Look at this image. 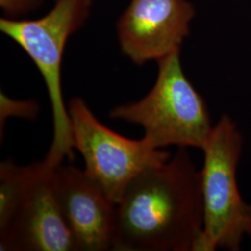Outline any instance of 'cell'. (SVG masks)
Returning <instances> with one entry per match:
<instances>
[{"label": "cell", "mask_w": 251, "mask_h": 251, "mask_svg": "<svg viewBox=\"0 0 251 251\" xmlns=\"http://www.w3.org/2000/svg\"><path fill=\"white\" fill-rule=\"evenodd\" d=\"M52 180L79 251H113L117 206L85 171L73 165L53 167Z\"/></svg>", "instance_id": "ba28073f"}, {"label": "cell", "mask_w": 251, "mask_h": 251, "mask_svg": "<svg viewBox=\"0 0 251 251\" xmlns=\"http://www.w3.org/2000/svg\"><path fill=\"white\" fill-rule=\"evenodd\" d=\"M39 0H0L1 8L8 13H22L33 9Z\"/></svg>", "instance_id": "8fae6325"}, {"label": "cell", "mask_w": 251, "mask_h": 251, "mask_svg": "<svg viewBox=\"0 0 251 251\" xmlns=\"http://www.w3.org/2000/svg\"><path fill=\"white\" fill-rule=\"evenodd\" d=\"M152 90L143 99L113 108V119L141 126L153 148L168 146L202 150L213 126L205 100L183 72L179 52L158 62Z\"/></svg>", "instance_id": "3957f363"}, {"label": "cell", "mask_w": 251, "mask_h": 251, "mask_svg": "<svg viewBox=\"0 0 251 251\" xmlns=\"http://www.w3.org/2000/svg\"><path fill=\"white\" fill-rule=\"evenodd\" d=\"M1 126L6 118L11 116L33 119L38 113V107L33 100H15L1 92Z\"/></svg>", "instance_id": "30bf717a"}, {"label": "cell", "mask_w": 251, "mask_h": 251, "mask_svg": "<svg viewBox=\"0 0 251 251\" xmlns=\"http://www.w3.org/2000/svg\"><path fill=\"white\" fill-rule=\"evenodd\" d=\"M27 166H18L12 159L0 165V233L11 224L26 180Z\"/></svg>", "instance_id": "9c48e42d"}, {"label": "cell", "mask_w": 251, "mask_h": 251, "mask_svg": "<svg viewBox=\"0 0 251 251\" xmlns=\"http://www.w3.org/2000/svg\"><path fill=\"white\" fill-rule=\"evenodd\" d=\"M52 170L45 160L27 166L16 213L0 233V251H79L55 195Z\"/></svg>", "instance_id": "8992f818"}, {"label": "cell", "mask_w": 251, "mask_h": 251, "mask_svg": "<svg viewBox=\"0 0 251 251\" xmlns=\"http://www.w3.org/2000/svg\"><path fill=\"white\" fill-rule=\"evenodd\" d=\"M92 0H55L52 9L33 21L0 20L2 33L32 59L45 81L53 118V140L45 160L50 166L74 155L68 107L63 100L61 69L67 39L84 23Z\"/></svg>", "instance_id": "277c9868"}, {"label": "cell", "mask_w": 251, "mask_h": 251, "mask_svg": "<svg viewBox=\"0 0 251 251\" xmlns=\"http://www.w3.org/2000/svg\"><path fill=\"white\" fill-rule=\"evenodd\" d=\"M243 145L237 124L224 115L202 148L203 228L194 251H238L251 238V205L243 199L237 180Z\"/></svg>", "instance_id": "7a4b0ae2"}, {"label": "cell", "mask_w": 251, "mask_h": 251, "mask_svg": "<svg viewBox=\"0 0 251 251\" xmlns=\"http://www.w3.org/2000/svg\"><path fill=\"white\" fill-rule=\"evenodd\" d=\"M67 107L73 146L83 157L84 171L116 206L139 174L171 157L144 139L131 140L113 131L79 97L70 100Z\"/></svg>", "instance_id": "5b68a950"}, {"label": "cell", "mask_w": 251, "mask_h": 251, "mask_svg": "<svg viewBox=\"0 0 251 251\" xmlns=\"http://www.w3.org/2000/svg\"><path fill=\"white\" fill-rule=\"evenodd\" d=\"M203 228L201 173L187 148L143 171L116 206L115 251H194Z\"/></svg>", "instance_id": "6da1fadb"}, {"label": "cell", "mask_w": 251, "mask_h": 251, "mask_svg": "<svg viewBox=\"0 0 251 251\" xmlns=\"http://www.w3.org/2000/svg\"><path fill=\"white\" fill-rule=\"evenodd\" d=\"M194 15L187 0H131L117 24L122 52L136 64L179 52Z\"/></svg>", "instance_id": "52a82bcc"}]
</instances>
